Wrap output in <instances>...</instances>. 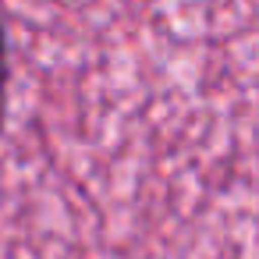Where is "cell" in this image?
Wrapping results in <instances>:
<instances>
[{"label":"cell","instance_id":"1","mask_svg":"<svg viewBox=\"0 0 259 259\" xmlns=\"http://www.w3.org/2000/svg\"><path fill=\"white\" fill-rule=\"evenodd\" d=\"M8 78H11V64H8V29H4V15H0V132H4V114H8Z\"/></svg>","mask_w":259,"mask_h":259}]
</instances>
